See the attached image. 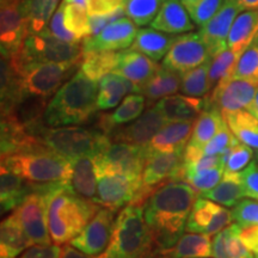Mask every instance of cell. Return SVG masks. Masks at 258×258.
I'll return each mask as SVG.
<instances>
[{"mask_svg": "<svg viewBox=\"0 0 258 258\" xmlns=\"http://www.w3.org/2000/svg\"><path fill=\"white\" fill-rule=\"evenodd\" d=\"M199 192L184 180L169 179L154 186L144 203L152 249L170 250L186 228Z\"/></svg>", "mask_w": 258, "mask_h": 258, "instance_id": "1", "label": "cell"}, {"mask_svg": "<svg viewBox=\"0 0 258 258\" xmlns=\"http://www.w3.org/2000/svg\"><path fill=\"white\" fill-rule=\"evenodd\" d=\"M98 85L82 70L59 89L48 103L44 122L49 127H64L86 123L98 110Z\"/></svg>", "mask_w": 258, "mask_h": 258, "instance_id": "2", "label": "cell"}, {"mask_svg": "<svg viewBox=\"0 0 258 258\" xmlns=\"http://www.w3.org/2000/svg\"><path fill=\"white\" fill-rule=\"evenodd\" d=\"M43 190L47 199L48 230L56 245L76 238L101 208L98 203L78 198L64 185Z\"/></svg>", "mask_w": 258, "mask_h": 258, "instance_id": "3", "label": "cell"}, {"mask_svg": "<svg viewBox=\"0 0 258 258\" xmlns=\"http://www.w3.org/2000/svg\"><path fill=\"white\" fill-rule=\"evenodd\" d=\"M2 166L23 177L34 189L66 186L71 176V161L44 146L2 157Z\"/></svg>", "mask_w": 258, "mask_h": 258, "instance_id": "4", "label": "cell"}, {"mask_svg": "<svg viewBox=\"0 0 258 258\" xmlns=\"http://www.w3.org/2000/svg\"><path fill=\"white\" fill-rule=\"evenodd\" d=\"M152 250V238L144 206L129 203L115 219L108 249L99 258H143Z\"/></svg>", "mask_w": 258, "mask_h": 258, "instance_id": "5", "label": "cell"}, {"mask_svg": "<svg viewBox=\"0 0 258 258\" xmlns=\"http://www.w3.org/2000/svg\"><path fill=\"white\" fill-rule=\"evenodd\" d=\"M37 139L44 147L66 159L85 156H96L109 143L110 138L98 129L83 127H49L47 124L38 132Z\"/></svg>", "mask_w": 258, "mask_h": 258, "instance_id": "6", "label": "cell"}, {"mask_svg": "<svg viewBox=\"0 0 258 258\" xmlns=\"http://www.w3.org/2000/svg\"><path fill=\"white\" fill-rule=\"evenodd\" d=\"M48 99L22 90L10 101L2 103V131L18 137H37L46 125Z\"/></svg>", "mask_w": 258, "mask_h": 258, "instance_id": "7", "label": "cell"}, {"mask_svg": "<svg viewBox=\"0 0 258 258\" xmlns=\"http://www.w3.org/2000/svg\"><path fill=\"white\" fill-rule=\"evenodd\" d=\"M14 54L22 70H24V67L31 62L82 64L84 49L83 43L62 41L44 29L38 34L28 35L22 47Z\"/></svg>", "mask_w": 258, "mask_h": 258, "instance_id": "8", "label": "cell"}, {"mask_svg": "<svg viewBox=\"0 0 258 258\" xmlns=\"http://www.w3.org/2000/svg\"><path fill=\"white\" fill-rule=\"evenodd\" d=\"M97 202L101 207L117 212L129 203H135L144 189L143 176L96 170Z\"/></svg>", "mask_w": 258, "mask_h": 258, "instance_id": "9", "label": "cell"}, {"mask_svg": "<svg viewBox=\"0 0 258 258\" xmlns=\"http://www.w3.org/2000/svg\"><path fill=\"white\" fill-rule=\"evenodd\" d=\"M80 64L56 62H31L22 72V90L50 98L64 82L72 77Z\"/></svg>", "mask_w": 258, "mask_h": 258, "instance_id": "10", "label": "cell"}, {"mask_svg": "<svg viewBox=\"0 0 258 258\" xmlns=\"http://www.w3.org/2000/svg\"><path fill=\"white\" fill-rule=\"evenodd\" d=\"M148 154V146L111 141L93 158L96 170L143 176Z\"/></svg>", "mask_w": 258, "mask_h": 258, "instance_id": "11", "label": "cell"}, {"mask_svg": "<svg viewBox=\"0 0 258 258\" xmlns=\"http://www.w3.org/2000/svg\"><path fill=\"white\" fill-rule=\"evenodd\" d=\"M14 214L32 244H50L44 190L34 189L15 209Z\"/></svg>", "mask_w": 258, "mask_h": 258, "instance_id": "12", "label": "cell"}, {"mask_svg": "<svg viewBox=\"0 0 258 258\" xmlns=\"http://www.w3.org/2000/svg\"><path fill=\"white\" fill-rule=\"evenodd\" d=\"M212 59L201 35L190 32L176 37L161 66L183 74Z\"/></svg>", "mask_w": 258, "mask_h": 258, "instance_id": "13", "label": "cell"}, {"mask_svg": "<svg viewBox=\"0 0 258 258\" xmlns=\"http://www.w3.org/2000/svg\"><path fill=\"white\" fill-rule=\"evenodd\" d=\"M258 91V82L228 79L219 83L205 98L206 106H214L221 114L247 109Z\"/></svg>", "mask_w": 258, "mask_h": 258, "instance_id": "14", "label": "cell"}, {"mask_svg": "<svg viewBox=\"0 0 258 258\" xmlns=\"http://www.w3.org/2000/svg\"><path fill=\"white\" fill-rule=\"evenodd\" d=\"M115 212L101 207L84 230L70 241L72 246L89 254L98 256L108 249L114 230Z\"/></svg>", "mask_w": 258, "mask_h": 258, "instance_id": "15", "label": "cell"}, {"mask_svg": "<svg viewBox=\"0 0 258 258\" xmlns=\"http://www.w3.org/2000/svg\"><path fill=\"white\" fill-rule=\"evenodd\" d=\"M137 34V24L132 19L122 17L109 24L98 34L84 38V54L93 51L124 50L133 44Z\"/></svg>", "mask_w": 258, "mask_h": 258, "instance_id": "16", "label": "cell"}, {"mask_svg": "<svg viewBox=\"0 0 258 258\" xmlns=\"http://www.w3.org/2000/svg\"><path fill=\"white\" fill-rule=\"evenodd\" d=\"M233 214L225 206L214 203L212 200L201 198L196 200L186 220V230L209 235L218 234L232 225Z\"/></svg>", "mask_w": 258, "mask_h": 258, "instance_id": "17", "label": "cell"}, {"mask_svg": "<svg viewBox=\"0 0 258 258\" xmlns=\"http://www.w3.org/2000/svg\"><path fill=\"white\" fill-rule=\"evenodd\" d=\"M167 123H170V121H167L156 108V105H153L151 108H147L140 115V117H138L131 124L124 125V127L120 125V128H115L108 137L110 138L111 141H121V143L147 146L154 138V135Z\"/></svg>", "mask_w": 258, "mask_h": 258, "instance_id": "18", "label": "cell"}, {"mask_svg": "<svg viewBox=\"0 0 258 258\" xmlns=\"http://www.w3.org/2000/svg\"><path fill=\"white\" fill-rule=\"evenodd\" d=\"M22 0L0 2V43L2 53H15L22 47L29 31L21 10Z\"/></svg>", "mask_w": 258, "mask_h": 258, "instance_id": "19", "label": "cell"}, {"mask_svg": "<svg viewBox=\"0 0 258 258\" xmlns=\"http://www.w3.org/2000/svg\"><path fill=\"white\" fill-rule=\"evenodd\" d=\"M240 9L230 0H225L214 17L200 28L199 34L207 46L212 57L217 56L227 48V40L234 19L240 14Z\"/></svg>", "mask_w": 258, "mask_h": 258, "instance_id": "20", "label": "cell"}, {"mask_svg": "<svg viewBox=\"0 0 258 258\" xmlns=\"http://www.w3.org/2000/svg\"><path fill=\"white\" fill-rule=\"evenodd\" d=\"M95 156H80L71 161V176L66 188L74 195L88 201L97 202V175Z\"/></svg>", "mask_w": 258, "mask_h": 258, "instance_id": "21", "label": "cell"}, {"mask_svg": "<svg viewBox=\"0 0 258 258\" xmlns=\"http://www.w3.org/2000/svg\"><path fill=\"white\" fill-rule=\"evenodd\" d=\"M184 151L172 152H154L150 150V154L143 171V184L153 188L160 183L172 179L177 170L183 163Z\"/></svg>", "mask_w": 258, "mask_h": 258, "instance_id": "22", "label": "cell"}, {"mask_svg": "<svg viewBox=\"0 0 258 258\" xmlns=\"http://www.w3.org/2000/svg\"><path fill=\"white\" fill-rule=\"evenodd\" d=\"M159 67L156 61L145 54L128 49L118 54V62L114 72L133 82L140 93L143 86L152 78Z\"/></svg>", "mask_w": 258, "mask_h": 258, "instance_id": "23", "label": "cell"}, {"mask_svg": "<svg viewBox=\"0 0 258 258\" xmlns=\"http://www.w3.org/2000/svg\"><path fill=\"white\" fill-rule=\"evenodd\" d=\"M151 27L156 30L173 35L194 30L195 23L182 0H165L157 17L151 23Z\"/></svg>", "mask_w": 258, "mask_h": 258, "instance_id": "24", "label": "cell"}, {"mask_svg": "<svg viewBox=\"0 0 258 258\" xmlns=\"http://www.w3.org/2000/svg\"><path fill=\"white\" fill-rule=\"evenodd\" d=\"M195 121L170 122L154 135L148 148L154 152L184 151L192 135Z\"/></svg>", "mask_w": 258, "mask_h": 258, "instance_id": "25", "label": "cell"}, {"mask_svg": "<svg viewBox=\"0 0 258 258\" xmlns=\"http://www.w3.org/2000/svg\"><path fill=\"white\" fill-rule=\"evenodd\" d=\"M145 106H146V97L143 93H131L115 109V111L99 116L97 128L102 133L109 135L115 128H117V125L133 122L140 117L145 110Z\"/></svg>", "mask_w": 258, "mask_h": 258, "instance_id": "26", "label": "cell"}, {"mask_svg": "<svg viewBox=\"0 0 258 258\" xmlns=\"http://www.w3.org/2000/svg\"><path fill=\"white\" fill-rule=\"evenodd\" d=\"M205 106V99L186 95H172L156 103V108L170 122L194 121Z\"/></svg>", "mask_w": 258, "mask_h": 258, "instance_id": "27", "label": "cell"}, {"mask_svg": "<svg viewBox=\"0 0 258 258\" xmlns=\"http://www.w3.org/2000/svg\"><path fill=\"white\" fill-rule=\"evenodd\" d=\"M127 93H139L137 85L121 74L111 72L99 80L97 108L98 110H109L116 108Z\"/></svg>", "mask_w": 258, "mask_h": 258, "instance_id": "28", "label": "cell"}, {"mask_svg": "<svg viewBox=\"0 0 258 258\" xmlns=\"http://www.w3.org/2000/svg\"><path fill=\"white\" fill-rule=\"evenodd\" d=\"M0 202L2 213L15 211L24 201L29 194L34 191L31 184L17 173L2 166L0 171Z\"/></svg>", "mask_w": 258, "mask_h": 258, "instance_id": "29", "label": "cell"}, {"mask_svg": "<svg viewBox=\"0 0 258 258\" xmlns=\"http://www.w3.org/2000/svg\"><path fill=\"white\" fill-rule=\"evenodd\" d=\"M0 232V258H16L32 245L14 213L3 220Z\"/></svg>", "mask_w": 258, "mask_h": 258, "instance_id": "30", "label": "cell"}, {"mask_svg": "<svg viewBox=\"0 0 258 258\" xmlns=\"http://www.w3.org/2000/svg\"><path fill=\"white\" fill-rule=\"evenodd\" d=\"M182 74L160 66L154 76L145 84L140 93L146 97L148 104L160 101L161 98L176 95L180 90Z\"/></svg>", "mask_w": 258, "mask_h": 258, "instance_id": "31", "label": "cell"}, {"mask_svg": "<svg viewBox=\"0 0 258 258\" xmlns=\"http://www.w3.org/2000/svg\"><path fill=\"white\" fill-rule=\"evenodd\" d=\"M258 36V9L241 11L234 19L227 40V48L244 51Z\"/></svg>", "mask_w": 258, "mask_h": 258, "instance_id": "32", "label": "cell"}, {"mask_svg": "<svg viewBox=\"0 0 258 258\" xmlns=\"http://www.w3.org/2000/svg\"><path fill=\"white\" fill-rule=\"evenodd\" d=\"M175 40V36L153 28L141 29L138 31L131 49L140 51L154 61H159L165 57Z\"/></svg>", "mask_w": 258, "mask_h": 258, "instance_id": "33", "label": "cell"}, {"mask_svg": "<svg viewBox=\"0 0 258 258\" xmlns=\"http://www.w3.org/2000/svg\"><path fill=\"white\" fill-rule=\"evenodd\" d=\"M240 226L230 225L215 234L212 243V257L214 258H254L239 237Z\"/></svg>", "mask_w": 258, "mask_h": 258, "instance_id": "34", "label": "cell"}, {"mask_svg": "<svg viewBox=\"0 0 258 258\" xmlns=\"http://www.w3.org/2000/svg\"><path fill=\"white\" fill-rule=\"evenodd\" d=\"M221 111L214 106H205L194 124L192 135L186 146L201 151L225 123Z\"/></svg>", "mask_w": 258, "mask_h": 258, "instance_id": "35", "label": "cell"}, {"mask_svg": "<svg viewBox=\"0 0 258 258\" xmlns=\"http://www.w3.org/2000/svg\"><path fill=\"white\" fill-rule=\"evenodd\" d=\"M60 0H22L21 10L29 35L38 34L48 27Z\"/></svg>", "mask_w": 258, "mask_h": 258, "instance_id": "36", "label": "cell"}, {"mask_svg": "<svg viewBox=\"0 0 258 258\" xmlns=\"http://www.w3.org/2000/svg\"><path fill=\"white\" fill-rule=\"evenodd\" d=\"M200 196L220 203L225 207H234L245 196L240 172L225 171L219 184L208 191L200 194Z\"/></svg>", "mask_w": 258, "mask_h": 258, "instance_id": "37", "label": "cell"}, {"mask_svg": "<svg viewBox=\"0 0 258 258\" xmlns=\"http://www.w3.org/2000/svg\"><path fill=\"white\" fill-rule=\"evenodd\" d=\"M224 116L226 123L234 137L245 145L258 151V120L246 109L226 112Z\"/></svg>", "mask_w": 258, "mask_h": 258, "instance_id": "38", "label": "cell"}, {"mask_svg": "<svg viewBox=\"0 0 258 258\" xmlns=\"http://www.w3.org/2000/svg\"><path fill=\"white\" fill-rule=\"evenodd\" d=\"M212 243L209 234L186 233L166 252L171 258H209L212 256Z\"/></svg>", "mask_w": 258, "mask_h": 258, "instance_id": "39", "label": "cell"}, {"mask_svg": "<svg viewBox=\"0 0 258 258\" xmlns=\"http://www.w3.org/2000/svg\"><path fill=\"white\" fill-rule=\"evenodd\" d=\"M118 54L115 51H93L84 54L80 70L90 79L99 82L108 73L114 72L118 62Z\"/></svg>", "mask_w": 258, "mask_h": 258, "instance_id": "40", "label": "cell"}, {"mask_svg": "<svg viewBox=\"0 0 258 258\" xmlns=\"http://www.w3.org/2000/svg\"><path fill=\"white\" fill-rule=\"evenodd\" d=\"M212 60L202 63L201 66L188 71L182 74V84H180V91L183 95L191 97L207 96L212 91L211 84H209V67Z\"/></svg>", "mask_w": 258, "mask_h": 258, "instance_id": "41", "label": "cell"}, {"mask_svg": "<svg viewBox=\"0 0 258 258\" xmlns=\"http://www.w3.org/2000/svg\"><path fill=\"white\" fill-rule=\"evenodd\" d=\"M241 54H243V51H237L230 49V48H226L224 51H221L217 56L213 57L208 76L212 90L219 83L226 82V80L232 78L235 64H237Z\"/></svg>", "mask_w": 258, "mask_h": 258, "instance_id": "42", "label": "cell"}, {"mask_svg": "<svg viewBox=\"0 0 258 258\" xmlns=\"http://www.w3.org/2000/svg\"><path fill=\"white\" fill-rule=\"evenodd\" d=\"M163 0H127L125 16L139 27L151 24L157 17Z\"/></svg>", "mask_w": 258, "mask_h": 258, "instance_id": "43", "label": "cell"}, {"mask_svg": "<svg viewBox=\"0 0 258 258\" xmlns=\"http://www.w3.org/2000/svg\"><path fill=\"white\" fill-rule=\"evenodd\" d=\"M64 25L79 40L91 36L90 16L86 6L64 3Z\"/></svg>", "mask_w": 258, "mask_h": 258, "instance_id": "44", "label": "cell"}, {"mask_svg": "<svg viewBox=\"0 0 258 258\" xmlns=\"http://www.w3.org/2000/svg\"><path fill=\"white\" fill-rule=\"evenodd\" d=\"M232 78L258 82V36L243 51L235 64Z\"/></svg>", "mask_w": 258, "mask_h": 258, "instance_id": "45", "label": "cell"}, {"mask_svg": "<svg viewBox=\"0 0 258 258\" xmlns=\"http://www.w3.org/2000/svg\"><path fill=\"white\" fill-rule=\"evenodd\" d=\"M225 0H192L183 3L195 25L201 28L214 17Z\"/></svg>", "mask_w": 258, "mask_h": 258, "instance_id": "46", "label": "cell"}, {"mask_svg": "<svg viewBox=\"0 0 258 258\" xmlns=\"http://www.w3.org/2000/svg\"><path fill=\"white\" fill-rule=\"evenodd\" d=\"M238 143H239V140L234 137L230 127L225 122L220 131L202 148V154L203 156H219Z\"/></svg>", "mask_w": 258, "mask_h": 258, "instance_id": "47", "label": "cell"}, {"mask_svg": "<svg viewBox=\"0 0 258 258\" xmlns=\"http://www.w3.org/2000/svg\"><path fill=\"white\" fill-rule=\"evenodd\" d=\"M225 167H215V169H209L201 171V172L194 173L191 176H188L184 179V182L189 183L196 191L200 194L208 191L219 184L222 176H224Z\"/></svg>", "mask_w": 258, "mask_h": 258, "instance_id": "48", "label": "cell"}, {"mask_svg": "<svg viewBox=\"0 0 258 258\" xmlns=\"http://www.w3.org/2000/svg\"><path fill=\"white\" fill-rule=\"evenodd\" d=\"M253 157L252 148L243 143H238L231 148L227 161L225 164V171L228 172H240L251 163Z\"/></svg>", "mask_w": 258, "mask_h": 258, "instance_id": "49", "label": "cell"}, {"mask_svg": "<svg viewBox=\"0 0 258 258\" xmlns=\"http://www.w3.org/2000/svg\"><path fill=\"white\" fill-rule=\"evenodd\" d=\"M233 220L239 226L258 225V201L245 199L238 202L232 209Z\"/></svg>", "mask_w": 258, "mask_h": 258, "instance_id": "50", "label": "cell"}, {"mask_svg": "<svg viewBox=\"0 0 258 258\" xmlns=\"http://www.w3.org/2000/svg\"><path fill=\"white\" fill-rule=\"evenodd\" d=\"M46 29L49 34L62 41L71 42V43H80V41H82L64 25V2L61 3L56 11L54 12L53 17H51L49 24Z\"/></svg>", "mask_w": 258, "mask_h": 258, "instance_id": "51", "label": "cell"}, {"mask_svg": "<svg viewBox=\"0 0 258 258\" xmlns=\"http://www.w3.org/2000/svg\"><path fill=\"white\" fill-rule=\"evenodd\" d=\"M241 183L245 196L258 201V164L251 161L243 171H240Z\"/></svg>", "mask_w": 258, "mask_h": 258, "instance_id": "52", "label": "cell"}, {"mask_svg": "<svg viewBox=\"0 0 258 258\" xmlns=\"http://www.w3.org/2000/svg\"><path fill=\"white\" fill-rule=\"evenodd\" d=\"M127 0H86L89 15H106L124 9Z\"/></svg>", "mask_w": 258, "mask_h": 258, "instance_id": "53", "label": "cell"}, {"mask_svg": "<svg viewBox=\"0 0 258 258\" xmlns=\"http://www.w3.org/2000/svg\"><path fill=\"white\" fill-rule=\"evenodd\" d=\"M62 249L59 245L37 244L31 245L19 258H60Z\"/></svg>", "mask_w": 258, "mask_h": 258, "instance_id": "54", "label": "cell"}, {"mask_svg": "<svg viewBox=\"0 0 258 258\" xmlns=\"http://www.w3.org/2000/svg\"><path fill=\"white\" fill-rule=\"evenodd\" d=\"M125 16L124 9H120L117 11L111 12L106 15H90V30H91V36L98 34L99 31L103 30L109 24L114 23L122 17Z\"/></svg>", "mask_w": 258, "mask_h": 258, "instance_id": "55", "label": "cell"}, {"mask_svg": "<svg viewBox=\"0 0 258 258\" xmlns=\"http://www.w3.org/2000/svg\"><path fill=\"white\" fill-rule=\"evenodd\" d=\"M239 237L245 246L258 257V225L240 226Z\"/></svg>", "mask_w": 258, "mask_h": 258, "instance_id": "56", "label": "cell"}, {"mask_svg": "<svg viewBox=\"0 0 258 258\" xmlns=\"http://www.w3.org/2000/svg\"><path fill=\"white\" fill-rule=\"evenodd\" d=\"M60 258H99V256H89V254L76 249L72 245H64Z\"/></svg>", "mask_w": 258, "mask_h": 258, "instance_id": "57", "label": "cell"}, {"mask_svg": "<svg viewBox=\"0 0 258 258\" xmlns=\"http://www.w3.org/2000/svg\"><path fill=\"white\" fill-rule=\"evenodd\" d=\"M240 9V11L245 10H253L258 9V0H230Z\"/></svg>", "mask_w": 258, "mask_h": 258, "instance_id": "58", "label": "cell"}, {"mask_svg": "<svg viewBox=\"0 0 258 258\" xmlns=\"http://www.w3.org/2000/svg\"><path fill=\"white\" fill-rule=\"evenodd\" d=\"M143 258H171L169 256V253L166 252V250H154L152 249L148 252L146 256H144Z\"/></svg>", "mask_w": 258, "mask_h": 258, "instance_id": "59", "label": "cell"}, {"mask_svg": "<svg viewBox=\"0 0 258 258\" xmlns=\"http://www.w3.org/2000/svg\"><path fill=\"white\" fill-rule=\"evenodd\" d=\"M247 111L250 112V114H252L254 117L258 120V91L256 93V96H254V98L252 99V102H251V104L249 105V108L246 109Z\"/></svg>", "mask_w": 258, "mask_h": 258, "instance_id": "60", "label": "cell"}, {"mask_svg": "<svg viewBox=\"0 0 258 258\" xmlns=\"http://www.w3.org/2000/svg\"><path fill=\"white\" fill-rule=\"evenodd\" d=\"M63 2L67 3V4H79L83 6L86 5V0H63Z\"/></svg>", "mask_w": 258, "mask_h": 258, "instance_id": "61", "label": "cell"}, {"mask_svg": "<svg viewBox=\"0 0 258 258\" xmlns=\"http://www.w3.org/2000/svg\"><path fill=\"white\" fill-rule=\"evenodd\" d=\"M185 2H192V0H182V3H185Z\"/></svg>", "mask_w": 258, "mask_h": 258, "instance_id": "62", "label": "cell"}, {"mask_svg": "<svg viewBox=\"0 0 258 258\" xmlns=\"http://www.w3.org/2000/svg\"><path fill=\"white\" fill-rule=\"evenodd\" d=\"M256 158H257V160H258V151H256Z\"/></svg>", "mask_w": 258, "mask_h": 258, "instance_id": "63", "label": "cell"}, {"mask_svg": "<svg viewBox=\"0 0 258 258\" xmlns=\"http://www.w3.org/2000/svg\"><path fill=\"white\" fill-rule=\"evenodd\" d=\"M256 258H258V257H256Z\"/></svg>", "mask_w": 258, "mask_h": 258, "instance_id": "64", "label": "cell"}]
</instances>
